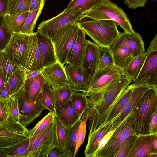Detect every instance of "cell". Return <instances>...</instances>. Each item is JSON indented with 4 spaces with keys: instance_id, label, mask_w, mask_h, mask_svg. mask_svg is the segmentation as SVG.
<instances>
[{
    "instance_id": "cell-17",
    "label": "cell",
    "mask_w": 157,
    "mask_h": 157,
    "mask_svg": "<svg viewBox=\"0 0 157 157\" xmlns=\"http://www.w3.org/2000/svg\"><path fill=\"white\" fill-rule=\"evenodd\" d=\"M121 45L126 46L129 48L132 52L134 57L144 54L145 52L142 37L135 32L120 33L118 37L109 48L112 52Z\"/></svg>"
},
{
    "instance_id": "cell-15",
    "label": "cell",
    "mask_w": 157,
    "mask_h": 157,
    "mask_svg": "<svg viewBox=\"0 0 157 157\" xmlns=\"http://www.w3.org/2000/svg\"><path fill=\"white\" fill-rule=\"evenodd\" d=\"M64 68L70 86L78 92L85 93L89 88L92 77L86 69L82 67L67 64Z\"/></svg>"
},
{
    "instance_id": "cell-23",
    "label": "cell",
    "mask_w": 157,
    "mask_h": 157,
    "mask_svg": "<svg viewBox=\"0 0 157 157\" xmlns=\"http://www.w3.org/2000/svg\"><path fill=\"white\" fill-rule=\"evenodd\" d=\"M101 47L92 41L87 40L86 52L82 67L92 76L94 73L99 58Z\"/></svg>"
},
{
    "instance_id": "cell-43",
    "label": "cell",
    "mask_w": 157,
    "mask_h": 157,
    "mask_svg": "<svg viewBox=\"0 0 157 157\" xmlns=\"http://www.w3.org/2000/svg\"><path fill=\"white\" fill-rule=\"evenodd\" d=\"M5 100L8 113V120L19 122V114L16 95L14 94Z\"/></svg>"
},
{
    "instance_id": "cell-19",
    "label": "cell",
    "mask_w": 157,
    "mask_h": 157,
    "mask_svg": "<svg viewBox=\"0 0 157 157\" xmlns=\"http://www.w3.org/2000/svg\"><path fill=\"white\" fill-rule=\"evenodd\" d=\"M41 73L46 83L52 90L63 86L67 83L64 67L58 62L44 67Z\"/></svg>"
},
{
    "instance_id": "cell-7",
    "label": "cell",
    "mask_w": 157,
    "mask_h": 157,
    "mask_svg": "<svg viewBox=\"0 0 157 157\" xmlns=\"http://www.w3.org/2000/svg\"><path fill=\"white\" fill-rule=\"evenodd\" d=\"M79 27L78 22L69 24L56 30L51 38L57 62L63 66L75 41Z\"/></svg>"
},
{
    "instance_id": "cell-49",
    "label": "cell",
    "mask_w": 157,
    "mask_h": 157,
    "mask_svg": "<svg viewBox=\"0 0 157 157\" xmlns=\"http://www.w3.org/2000/svg\"><path fill=\"white\" fill-rule=\"evenodd\" d=\"M8 120V113L5 100L0 98V122Z\"/></svg>"
},
{
    "instance_id": "cell-55",
    "label": "cell",
    "mask_w": 157,
    "mask_h": 157,
    "mask_svg": "<svg viewBox=\"0 0 157 157\" xmlns=\"http://www.w3.org/2000/svg\"><path fill=\"white\" fill-rule=\"evenodd\" d=\"M157 50V34H156L150 44L145 53H147L150 52Z\"/></svg>"
},
{
    "instance_id": "cell-51",
    "label": "cell",
    "mask_w": 157,
    "mask_h": 157,
    "mask_svg": "<svg viewBox=\"0 0 157 157\" xmlns=\"http://www.w3.org/2000/svg\"><path fill=\"white\" fill-rule=\"evenodd\" d=\"M157 110L155 111L151 120L149 127V134L157 133Z\"/></svg>"
},
{
    "instance_id": "cell-10",
    "label": "cell",
    "mask_w": 157,
    "mask_h": 157,
    "mask_svg": "<svg viewBox=\"0 0 157 157\" xmlns=\"http://www.w3.org/2000/svg\"><path fill=\"white\" fill-rule=\"evenodd\" d=\"M81 9H72L50 19L44 20L39 25L37 30L51 38L55 32L69 24L78 22L84 15Z\"/></svg>"
},
{
    "instance_id": "cell-1",
    "label": "cell",
    "mask_w": 157,
    "mask_h": 157,
    "mask_svg": "<svg viewBox=\"0 0 157 157\" xmlns=\"http://www.w3.org/2000/svg\"><path fill=\"white\" fill-rule=\"evenodd\" d=\"M132 82L122 74L109 84L101 103L95 106L89 120L87 126L89 132L101 128L113 107L122 96L125 89Z\"/></svg>"
},
{
    "instance_id": "cell-54",
    "label": "cell",
    "mask_w": 157,
    "mask_h": 157,
    "mask_svg": "<svg viewBox=\"0 0 157 157\" xmlns=\"http://www.w3.org/2000/svg\"><path fill=\"white\" fill-rule=\"evenodd\" d=\"M9 0H0V16H5L6 14Z\"/></svg>"
},
{
    "instance_id": "cell-37",
    "label": "cell",
    "mask_w": 157,
    "mask_h": 157,
    "mask_svg": "<svg viewBox=\"0 0 157 157\" xmlns=\"http://www.w3.org/2000/svg\"><path fill=\"white\" fill-rule=\"evenodd\" d=\"M43 7L29 12L20 33L30 35L33 33L37 19L41 14Z\"/></svg>"
},
{
    "instance_id": "cell-14",
    "label": "cell",
    "mask_w": 157,
    "mask_h": 157,
    "mask_svg": "<svg viewBox=\"0 0 157 157\" xmlns=\"http://www.w3.org/2000/svg\"><path fill=\"white\" fill-rule=\"evenodd\" d=\"M29 35L21 33H13L3 50L9 58L20 68L28 43Z\"/></svg>"
},
{
    "instance_id": "cell-25",
    "label": "cell",
    "mask_w": 157,
    "mask_h": 157,
    "mask_svg": "<svg viewBox=\"0 0 157 157\" xmlns=\"http://www.w3.org/2000/svg\"><path fill=\"white\" fill-rule=\"evenodd\" d=\"M46 83L42 73L25 80L23 87L26 98L29 101L36 100L41 92L43 87Z\"/></svg>"
},
{
    "instance_id": "cell-12",
    "label": "cell",
    "mask_w": 157,
    "mask_h": 157,
    "mask_svg": "<svg viewBox=\"0 0 157 157\" xmlns=\"http://www.w3.org/2000/svg\"><path fill=\"white\" fill-rule=\"evenodd\" d=\"M145 54L146 56L143 65L131 84L133 87L142 86L157 87V50Z\"/></svg>"
},
{
    "instance_id": "cell-44",
    "label": "cell",
    "mask_w": 157,
    "mask_h": 157,
    "mask_svg": "<svg viewBox=\"0 0 157 157\" xmlns=\"http://www.w3.org/2000/svg\"><path fill=\"white\" fill-rule=\"evenodd\" d=\"M55 114L54 113L50 112L34 127L28 130V136L29 138H31L36 135L45 128L53 120Z\"/></svg>"
},
{
    "instance_id": "cell-42",
    "label": "cell",
    "mask_w": 157,
    "mask_h": 157,
    "mask_svg": "<svg viewBox=\"0 0 157 157\" xmlns=\"http://www.w3.org/2000/svg\"><path fill=\"white\" fill-rule=\"evenodd\" d=\"M12 34L7 24L5 16H0V51L5 48Z\"/></svg>"
},
{
    "instance_id": "cell-45",
    "label": "cell",
    "mask_w": 157,
    "mask_h": 157,
    "mask_svg": "<svg viewBox=\"0 0 157 157\" xmlns=\"http://www.w3.org/2000/svg\"><path fill=\"white\" fill-rule=\"evenodd\" d=\"M80 122V119L72 127L67 128V149H69L73 155L75 150L77 135Z\"/></svg>"
},
{
    "instance_id": "cell-32",
    "label": "cell",
    "mask_w": 157,
    "mask_h": 157,
    "mask_svg": "<svg viewBox=\"0 0 157 157\" xmlns=\"http://www.w3.org/2000/svg\"><path fill=\"white\" fill-rule=\"evenodd\" d=\"M29 12L5 16L7 24L12 33H20Z\"/></svg>"
},
{
    "instance_id": "cell-59",
    "label": "cell",
    "mask_w": 157,
    "mask_h": 157,
    "mask_svg": "<svg viewBox=\"0 0 157 157\" xmlns=\"http://www.w3.org/2000/svg\"><path fill=\"white\" fill-rule=\"evenodd\" d=\"M5 84V83L3 78L0 72V90L3 87Z\"/></svg>"
},
{
    "instance_id": "cell-24",
    "label": "cell",
    "mask_w": 157,
    "mask_h": 157,
    "mask_svg": "<svg viewBox=\"0 0 157 157\" xmlns=\"http://www.w3.org/2000/svg\"><path fill=\"white\" fill-rule=\"evenodd\" d=\"M112 122H109L99 129L89 132L88 143L84 151L86 157H93L97 151L101 140L107 132L110 131Z\"/></svg>"
},
{
    "instance_id": "cell-57",
    "label": "cell",
    "mask_w": 157,
    "mask_h": 157,
    "mask_svg": "<svg viewBox=\"0 0 157 157\" xmlns=\"http://www.w3.org/2000/svg\"><path fill=\"white\" fill-rule=\"evenodd\" d=\"M151 150L153 153H157V138L154 141L151 146Z\"/></svg>"
},
{
    "instance_id": "cell-46",
    "label": "cell",
    "mask_w": 157,
    "mask_h": 157,
    "mask_svg": "<svg viewBox=\"0 0 157 157\" xmlns=\"http://www.w3.org/2000/svg\"><path fill=\"white\" fill-rule=\"evenodd\" d=\"M135 135H131L121 144L114 157H127Z\"/></svg>"
},
{
    "instance_id": "cell-34",
    "label": "cell",
    "mask_w": 157,
    "mask_h": 157,
    "mask_svg": "<svg viewBox=\"0 0 157 157\" xmlns=\"http://www.w3.org/2000/svg\"><path fill=\"white\" fill-rule=\"evenodd\" d=\"M56 138L55 147L65 150L67 148V131L61 123L56 116L55 114Z\"/></svg>"
},
{
    "instance_id": "cell-31",
    "label": "cell",
    "mask_w": 157,
    "mask_h": 157,
    "mask_svg": "<svg viewBox=\"0 0 157 157\" xmlns=\"http://www.w3.org/2000/svg\"><path fill=\"white\" fill-rule=\"evenodd\" d=\"M71 100L74 109L81 117L90 107V102L88 97L82 92L73 93Z\"/></svg>"
},
{
    "instance_id": "cell-2",
    "label": "cell",
    "mask_w": 157,
    "mask_h": 157,
    "mask_svg": "<svg viewBox=\"0 0 157 157\" xmlns=\"http://www.w3.org/2000/svg\"><path fill=\"white\" fill-rule=\"evenodd\" d=\"M78 22L85 34L100 47L109 48L120 33L116 23L111 20H96L83 16Z\"/></svg>"
},
{
    "instance_id": "cell-3",
    "label": "cell",
    "mask_w": 157,
    "mask_h": 157,
    "mask_svg": "<svg viewBox=\"0 0 157 157\" xmlns=\"http://www.w3.org/2000/svg\"><path fill=\"white\" fill-rule=\"evenodd\" d=\"M157 110V87H150L144 93L134 109L135 135L149 134L152 118Z\"/></svg>"
},
{
    "instance_id": "cell-58",
    "label": "cell",
    "mask_w": 157,
    "mask_h": 157,
    "mask_svg": "<svg viewBox=\"0 0 157 157\" xmlns=\"http://www.w3.org/2000/svg\"><path fill=\"white\" fill-rule=\"evenodd\" d=\"M7 149H0V157H7Z\"/></svg>"
},
{
    "instance_id": "cell-39",
    "label": "cell",
    "mask_w": 157,
    "mask_h": 157,
    "mask_svg": "<svg viewBox=\"0 0 157 157\" xmlns=\"http://www.w3.org/2000/svg\"><path fill=\"white\" fill-rule=\"evenodd\" d=\"M42 104L44 109L55 113L54 100L51 88L46 83L42 88L41 92Z\"/></svg>"
},
{
    "instance_id": "cell-4",
    "label": "cell",
    "mask_w": 157,
    "mask_h": 157,
    "mask_svg": "<svg viewBox=\"0 0 157 157\" xmlns=\"http://www.w3.org/2000/svg\"><path fill=\"white\" fill-rule=\"evenodd\" d=\"M83 16L96 20H111L121 27L125 33L135 32L125 12L110 0H99L95 6Z\"/></svg>"
},
{
    "instance_id": "cell-30",
    "label": "cell",
    "mask_w": 157,
    "mask_h": 157,
    "mask_svg": "<svg viewBox=\"0 0 157 157\" xmlns=\"http://www.w3.org/2000/svg\"><path fill=\"white\" fill-rule=\"evenodd\" d=\"M146 55L144 54L134 57L126 68L123 71L125 76L134 81L138 75L146 58Z\"/></svg>"
},
{
    "instance_id": "cell-36",
    "label": "cell",
    "mask_w": 157,
    "mask_h": 157,
    "mask_svg": "<svg viewBox=\"0 0 157 157\" xmlns=\"http://www.w3.org/2000/svg\"><path fill=\"white\" fill-rule=\"evenodd\" d=\"M31 0H9L6 14L29 11Z\"/></svg>"
},
{
    "instance_id": "cell-38",
    "label": "cell",
    "mask_w": 157,
    "mask_h": 157,
    "mask_svg": "<svg viewBox=\"0 0 157 157\" xmlns=\"http://www.w3.org/2000/svg\"><path fill=\"white\" fill-rule=\"evenodd\" d=\"M113 65H114L113 59L109 48L101 47L99 60L95 72L101 70Z\"/></svg>"
},
{
    "instance_id": "cell-35",
    "label": "cell",
    "mask_w": 157,
    "mask_h": 157,
    "mask_svg": "<svg viewBox=\"0 0 157 157\" xmlns=\"http://www.w3.org/2000/svg\"><path fill=\"white\" fill-rule=\"evenodd\" d=\"M25 80V73L21 68L13 73L7 82L10 96L15 94L23 86Z\"/></svg>"
},
{
    "instance_id": "cell-47",
    "label": "cell",
    "mask_w": 157,
    "mask_h": 157,
    "mask_svg": "<svg viewBox=\"0 0 157 157\" xmlns=\"http://www.w3.org/2000/svg\"><path fill=\"white\" fill-rule=\"evenodd\" d=\"M73 155L67 149L63 150L54 146L50 150L47 157H73Z\"/></svg>"
},
{
    "instance_id": "cell-9",
    "label": "cell",
    "mask_w": 157,
    "mask_h": 157,
    "mask_svg": "<svg viewBox=\"0 0 157 157\" xmlns=\"http://www.w3.org/2000/svg\"><path fill=\"white\" fill-rule=\"evenodd\" d=\"M28 131L25 126L17 121L0 122V149H7L27 139Z\"/></svg>"
},
{
    "instance_id": "cell-20",
    "label": "cell",
    "mask_w": 157,
    "mask_h": 157,
    "mask_svg": "<svg viewBox=\"0 0 157 157\" xmlns=\"http://www.w3.org/2000/svg\"><path fill=\"white\" fill-rule=\"evenodd\" d=\"M150 87H133L131 98L121 113L113 121L110 130L115 129L134 109L145 92Z\"/></svg>"
},
{
    "instance_id": "cell-40",
    "label": "cell",
    "mask_w": 157,
    "mask_h": 157,
    "mask_svg": "<svg viewBox=\"0 0 157 157\" xmlns=\"http://www.w3.org/2000/svg\"><path fill=\"white\" fill-rule=\"evenodd\" d=\"M99 0H71L63 11L72 9H81L85 14L93 8Z\"/></svg>"
},
{
    "instance_id": "cell-28",
    "label": "cell",
    "mask_w": 157,
    "mask_h": 157,
    "mask_svg": "<svg viewBox=\"0 0 157 157\" xmlns=\"http://www.w3.org/2000/svg\"><path fill=\"white\" fill-rule=\"evenodd\" d=\"M133 88L130 84L125 89L122 96L108 116L103 126L109 122L112 121L122 112L131 98Z\"/></svg>"
},
{
    "instance_id": "cell-52",
    "label": "cell",
    "mask_w": 157,
    "mask_h": 157,
    "mask_svg": "<svg viewBox=\"0 0 157 157\" xmlns=\"http://www.w3.org/2000/svg\"><path fill=\"white\" fill-rule=\"evenodd\" d=\"M45 0H31L29 12H31L43 7Z\"/></svg>"
},
{
    "instance_id": "cell-6",
    "label": "cell",
    "mask_w": 157,
    "mask_h": 157,
    "mask_svg": "<svg viewBox=\"0 0 157 157\" xmlns=\"http://www.w3.org/2000/svg\"><path fill=\"white\" fill-rule=\"evenodd\" d=\"M134 109L121 122L107 143L93 157H114L123 142L129 136L135 135Z\"/></svg>"
},
{
    "instance_id": "cell-16",
    "label": "cell",
    "mask_w": 157,
    "mask_h": 157,
    "mask_svg": "<svg viewBox=\"0 0 157 157\" xmlns=\"http://www.w3.org/2000/svg\"><path fill=\"white\" fill-rule=\"evenodd\" d=\"M157 133L135 136L127 157H157L151 146Z\"/></svg>"
},
{
    "instance_id": "cell-18",
    "label": "cell",
    "mask_w": 157,
    "mask_h": 157,
    "mask_svg": "<svg viewBox=\"0 0 157 157\" xmlns=\"http://www.w3.org/2000/svg\"><path fill=\"white\" fill-rule=\"evenodd\" d=\"M85 34L79 26L75 41L68 55L67 64L75 67H82L87 40Z\"/></svg>"
},
{
    "instance_id": "cell-5",
    "label": "cell",
    "mask_w": 157,
    "mask_h": 157,
    "mask_svg": "<svg viewBox=\"0 0 157 157\" xmlns=\"http://www.w3.org/2000/svg\"><path fill=\"white\" fill-rule=\"evenodd\" d=\"M124 74L122 70L114 65L95 72L89 86L85 93L90 102V106H97L102 101L109 84L114 78Z\"/></svg>"
},
{
    "instance_id": "cell-56",
    "label": "cell",
    "mask_w": 157,
    "mask_h": 157,
    "mask_svg": "<svg viewBox=\"0 0 157 157\" xmlns=\"http://www.w3.org/2000/svg\"><path fill=\"white\" fill-rule=\"evenodd\" d=\"M42 70L32 71L25 73V80L35 77L41 73Z\"/></svg>"
},
{
    "instance_id": "cell-60",
    "label": "cell",
    "mask_w": 157,
    "mask_h": 157,
    "mask_svg": "<svg viewBox=\"0 0 157 157\" xmlns=\"http://www.w3.org/2000/svg\"></svg>"
},
{
    "instance_id": "cell-33",
    "label": "cell",
    "mask_w": 157,
    "mask_h": 157,
    "mask_svg": "<svg viewBox=\"0 0 157 157\" xmlns=\"http://www.w3.org/2000/svg\"><path fill=\"white\" fill-rule=\"evenodd\" d=\"M95 107V106H90L81 117L77 135L75 150L73 157L75 156L78 149L84 142L86 133V122L91 116Z\"/></svg>"
},
{
    "instance_id": "cell-22",
    "label": "cell",
    "mask_w": 157,
    "mask_h": 157,
    "mask_svg": "<svg viewBox=\"0 0 157 157\" xmlns=\"http://www.w3.org/2000/svg\"><path fill=\"white\" fill-rule=\"evenodd\" d=\"M55 114L66 128L72 127L81 117L74 109L71 100L55 108Z\"/></svg>"
},
{
    "instance_id": "cell-50",
    "label": "cell",
    "mask_w": 157,
    "mask_h": 157,
    "mask_svg": "<svg viewBox=\"0 0 157 157\" xmlns=\"http://www.w3.org/2000/svg\"><path fill=\"white\" fill-rule=\"evenodd\" d=\"M115 129L113 130L109 131L103 136L99 142L98 149L94 155L98 153L107 143L114 132Z\"/></svg>"
},
{
    "instance_id": "cell-11",
    "label": "cell",
    "mask_w": 157,
    "mask_h": 157,
    "mask_svg": "<svg viewBox=\"0 0 157 157\" xmlns=\"http://www.w3.org/2000/svg\"><path fill=\"white\" fill-rule=\"evenodd\" d=\"M15 94L18 102L19 122L26 127L40 116L45 109L41 103V93L36 100L32 101L26 98L23 86Z\"/></svg>"
},
{
    "instance_id": "cell-29",
    "label": "cell",
    "mask_w": 157,
    "mask_h": 157,
    "mask_svg": "<svg viewBox=\"0 0 157 157\" xmlns=\"http://www.w3.org/2000/svg\"><path fill=\"white\" fill-rule=\"evenodd\" d=\"M19 68L20 67L12 61L3 50L0 51V72L5 84L8 82L13 73Z\"/></svg>"
},
{
    "instance_id": "cell-26",
    "label": "cell",
    "mask_w": 157,
    "mask_h": 157,
    "mask_svg": "<svg viewBox=\"0 0 157 157\" xmlns=\"http://www.w3.org/2000/svg\"><path fill=\"white\" fill-rule=\"evenodd\" d=\"M111 52L114 65L122 71L134 57L131 51L124 45L120 46Z\"/></svg>"
},
{
    "instance_id": "cell-21",
    "label": "cell",
    "mask_w": 157,
    "mask_h": 157,
    "mask_svg": "<svg viewBox=\"0 0 157 157\" xmlns=\"http://www.w3.org/2000/svg\"><path fill=\"white\" fill-rule=\"evenodd\" d=\"M36 33L44 67H48L57 62L51 38L44 35L38 30Z\"/></svg>"
},
{
    "instance_id": "cell-13",
    "label": "cell",
    "mask_w": 157,
    "mask_h": 157,
    "mask_svg": "<svg viewBox=\"0 0 157 157\" xmlns=\"http://www.w3.org/2000/svg\"><path fill=\"white\" fill-rule=\"evenodd\" d=\"M44 67L36 32L29 35L24 57L20 68L25 73Z\"/></svg>"
},
{
    "instance_id": "cell-41",
    "label": "cell",
    "mask_w": 157,
    "mask_h": 157,
    "mask_svg": "<svg viewBox=\"0 0 157 157\" xmlns=\"http://www.w3.org/2000/svg\"><path fill=\"white\" fill-rule=\"evenodd\" d=\"M29 144V138L7 149V157H27Z\"/></svg>"
},
{
    "instance_id": "cell-8",
    "label": "cell",
    "mask_w": 157,
    "mask_h": 157,
    "mask_svg": "<svg viewBox=\"0 0 157 157\" xmlns=\"http://www.w3.org/2000/svg\"><path fill=\"white\" fill-rule=\"evenodd\" d=\"M56 138L55 121L54 117L43 130L29 138L27 157H47L51 149L55 146Z\"/></svg>"
},
{
    "instance_id": "cell-53",
    "label": "cell",
    "mask_w": 157,
    "mask_h": 157,
    "mask_svg": "<svg viewBox=\"0 0 157 157\" xmlns=\"http://www.w3.org/2000/svg\"><path fill=\"white\" fill-rule=\"evenodd\" d=\"M10 96L9 87L7 82L0 90V98L6 99Z\"/></svg>"
},
{
    "instance_id": "cell-27",
    "label": "cell",
    "mask_w": 157,
    "mask_h": 157,
    "mask_svg": "<svg viewBox=\"0 0 157 157\" xmlns=\"http://www.w3.org/2000/svg\"><path fill=\"white\" fill-rule=\"evenodd\" d=\"M52 90L55 109L70 100L73 93L78 92L71 87L68 83Z\"/></svg>"
},
{
    "instance_id": "cell-48",
    "label": "cell",
    "mask_w": 157,
    "mask_h": 157,
    "mask_svg": "<svg viewBox=\"0 0 157 157\" xmlns=\"http://www.w3.org/2000/svg\"><path fill=\"white\" fill-rule=\"evenodd\" d=\"M124 3L129 8L134 9L145 6L147 0H123Z\"/></svg>"
}]
</instances>
